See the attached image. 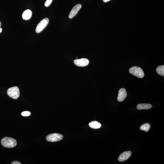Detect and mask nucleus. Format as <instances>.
<instances>
[{"label": "nucleus", "mask_w": 164, "mask_h": 164, "mask_svg": "<svg viewBox=\"0 0 164 164\" xmlns=\"http://www.w3.org/2000/svg\"><path fill=\"white\" fill-rule=\"evenodd\" d=\"M1 143L2 145L6 148H13L17 145L16 141L13 138L9 137L3 138L1 140Z\"/></svg>", "instance_id": "obj_1"}, {"label": "nucleus", "mask_w": 164, "mask_h": 164, "mask_svg": "<svg viewBox=\"0 0 164 164\" xmlns=\"http://www.w3.org/2000/svg\"><path fill=\"white\" fill-rule=\"evenodd\" d=\"M130 74L140 78H142L145 76V74L142 69L139 67L133 66L130 68Z\"/></svg>", "instance_id": "obj_2"}, {"label": "nucleus", "mask_w": 164, "mask_h": 164, "mask_svg": "<svg viewBox=\"0 0 164 164\" xmlns=\"http://www.w3.org/2000/svg\"><path fill=\"white\" fill-rule=\"evenodd\" d=\"M7 93L10 97L14 99H17L19 96V88L17 86L10 88L7 90Z\"/></svg>", "instance_id": "obj_3"}, {"label": "nucleus", "mask_w": 164, "mask_h": 164, "mask_svg": "<svg viewBox=\"0 0 164 164\" xmlns=\"http://www.w3.org/2000/svg\"><path fill=\"white\" fill-rule=\"evenodd\" d=\"M49 22V19L48 18H45L42 20L37 25L36 32L39 33L42 32L48 25Z\"/></svg>", "instance_id": "obj_4"}, {"label": "nucleus", "mask_w": 164, "mask_h": 164, "mask_svg": "<svg viewBox=\"0 0 164 164\" xmlns=\"http://www.w3.org/2000/svg\"><path fill=\"white\" fill-rule=\"evenodd\" d=\"M63 136L60 134L54 133L49 134L46 138L47 141L50 142L58 141L62 140Z\"/></svg>", "instance_id": "obj_5"}, {"label": "nucleus", "mask_w": 164, "mask_h": 164, "mask_svg": "<svg viewBox=\"0 0 164 164\" xmlns=\"http://www.w3.org/2000/svg\"><path fill=\"white\" fill-rule=\"evenodd\" d=\"M74 62L77 66L83 67L87 66L89 63V61L86 58H82L76 59L74 61Z\"/></svg>", "instance_id": "obj_6"}, {"label": "nucleus", "mask_w": 164, "mask_h": 164, "mask_svg": "<svg viewBox=\"0 0 164 164\" xmlns=\"http://www.w3.org/2000/svg\"><path fill=\"white\" fill-rule=\"evenodd\" d=\"M132 155L131 152L130 151H125L120 154L118 158V160L123 162L129 159Z\"/></svg>", "instance_id": "obj_7"}, {"label": "nucleus", "mask_w": 164, "mask_h": 164, "mask_svg": "<svg viewBox=\"0 0 164 164\" xmlns=\"http://www.w3.org/2000/svg\"><path fill=\"white\" fill-rule=\"evenodd\" d=\"M82 5L81 4H78L74 6L71 11L68 17L70 19H72L76 15L78 12L82 7Z\"/></svg>", "instance_id": "obj_8"}, {"label": "nucleus", "mask_w": 164, "mask_h": 164, "mask_svg": "<svg viewBox=\"0 0 164 164\" xmlns=\"http://www.w3.org/2000/svg\"><path fill=\"white\" fill-rule=\"evenodd\" d=\"M127 96V92L125 88L120 89L118 91V96L117 99L118 102L123 101Z\"/></svg>", "instance_id": "obj_9"}, {"label": "nucleus", "mask_w": 164, "mask_h": 164, "mask_svg": "<svg viewBox=\"0 0 164 164\" xmlns=\"http://www.w3.org/2000/svg\"><path fill=\"white\" fill-rule=\"evenodd\" d=\"M152 107V106L151 104L143 103L138 104L137 106V108L138 110H148L151 108Z\"/></svg>", "instance_id": "obj_10"}, {"label": "nucleus", "mask_w": 164, "mask_h": 164, "mask_svg": "<svg viewBox=\"0 0 164 164\" xmlns=\"http://www.w3.org/2000/svg\"><path fill=\"white\" fill-rule=\"evenodd\" d=\"M32 13L30 10L27 9L23 12L22 14L23 18L25 20H28L31 18Z\"/></svg>", "instance_id": "obj_11"}, {"label": "nucleus", "mask_w": 164, "mask_h": 164, "mask_svg": "<svg viewBox=\"0 0 164 164\" xmlns=\"http://www.w3.org/2000/svg\"><path fill=\"white\" fill-rule=\"evenodd\" d=\"M90 127L92 129H99L101 126V124L100 122L96 121H92L89 124Z\"/></svg>", "instance_id": "obj_12"}, {"label": "nucleus", "mask_w": 164, "mask_h": 164, "mask_svg": "<svg viewBox=\"0 0 164 164\" xmlns=\"http://www.w3.org/2000/svg\"><path fill=\"white\" fill-rule=\"evenodd\" d=\"M156 72L158 74L162 76H164V66H158L156 68Z\"/></svg>", "instance_id": "obj_13"}, {"label": "nucleus", "mask_w": 164, "mask_h": 164, "mask_svg": "<svg viewBox=\"0 0 164 164\" xmlns=\"http://www.w3.org/2000/svg\"><path fill=\"white\" fill-rule=\"evenodd\" d=\"M150 128H151V125L150 124L148 123H146L143 124L141 126L140 130L145 131L146 132H147L149 131Z\"/></svg>", "instance_id": "obj_14"}, {"label": "nucleus", "mask_w": 164, "mask_h": 164, "mask_svg": "<svg viewBox=\"0 0 164 164\" xmlns=\"http://www.w3.org/2000/svg\"><path fill=\"white\" fill-rule=\"evenodd\" d=\"M31 112L29 111H24L22 112L21 115L23 116H28L31 115Z\"/></svg>", "instance_id": "obj_15"}, {"label": "nucleus", "mask_w": 164, "mask_h": 164, "mask_svg": "<svg viewBox=\"0 0 164 164\" xmlns=\"http://www.w3.org/2000/svg\"><path fill=\"white\" fill-rule=\"evenodd\" d=\"M52 1L53 0H47L44 4L45 6L47 7L49 6L52 3Z\"/></svg>", "instance_id": "obj_16"}, {"label": "nucleus", "mask_w": 164, "mask_h": 164, "mask_svg": "<svg viewBox=\"0 0 164 164\" xmlns=\"http://www.w3.org/2000/svg\"><path fill=\"white\" fill-rule=\"evenodd\" d=\"M11 164H21V163L20 162L17 161H14L13 162L11 163Z\"/></svg>", "instance_id": "obj_17"}, {"label": "nucleus", "mask_w": 164, "mask_h": 164, "mask_svg": "<svg viewBox=\"0 0 164 164\" xmlns=\"http://www.w3.org/2000/svg\"><path fill=\"white\" fill-rule=\"evenodd\" d=\"M1 21H0V33L2 32V29L1 27Z\"/></svg>", "instance_id": "obj_18"}, {"label": "nucleus", "mask_w": 164, "mask_h": 164, "mask_svg": "<svg viewBox=\"0 0 164 164\" xmlns=\"http://www.w3.org/2000/svg\"><path fill=\"white\" fill-rule=\"evenodd\" d=\"M111 1V0H103V1L105 3L109 1Z\"/></svg>", "instance_id": "obj_19"}]
</instances>
